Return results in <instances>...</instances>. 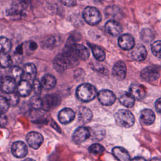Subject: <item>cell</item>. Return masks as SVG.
Returning a JSON list of instances; mask_svg holds the SVG:
<instances>
[{"label": "cell", "mask_w": 161, "mask_h": 161, "mask_svg": "<svg viewBox=\"0 0 161 161\" xmlns=\"http://www.w3.org/2000/svg\"><path fill=\"white\" fill-rule=\"evenodd\" d=\"M61 2L64 5L69 7L74 6L77 4V0H61Z\"/></svg>", "instance_id": "36"}, {"label": "cell", "mask_w": 161, "mask_h": 161, "mask_svg": "<svg viewBox=\"0 0 161 161\" xmlns=\"http://www.w3.org/2000/svg\"><path fill=\"white\" fill-rule=\"evenodd\" d=\"M140 75L141 77L146 81H154L159 77L160 73L156 67L148 66L142 70Z\"/></svg>", "instance_id": "10"}, {"label": "cell", "mask_w": 161, "mask_h": 161, "mask_svg": "<svg viewBox=\"0 0 161 161\" xmlns=\"http://www.w3.org/2000/svg\"><path fill=\"white\" fill-rule=\"evenodd\" d=\"M118 45L125 50L132 49L135 45L134 38L128 33L121 35L118 38Z\"/></svg>", "instance_id": "13"}, {"label": "cell", "mask_w": 161, "mask_h": 161, "mask_svg": "<svg viewBox=\"0 0 161 161\" xmlns=\"http://www.w3.org/2000/svg\"><path fill=\"white\" fill-rule=\"evenodd\" d=\"M97 97L100 103L104 106H111L116 101L114 94L108 89H103L97 92Z\"/></svg>", "instance_id": "6"}, {"label": "cell", "mask_w": 161, "mask_h": 161, "mask_svg": "<svg viewBox=\"0 0 161 161\" xmlns=\"http://www.w3.org/2000/svg\"><path fill=\"white\" fill-rule=\"evenodd\" d=\"M119 102L127 108H131L135 104V97L130 92H125L119 97Z\"/></svg>", "instance_id": "25"}, {"label": "cell", "mask_w": 161, "mask_h": 161, "mask_svg": "<svg viewBox=\"0 0 161 161\" xmlns=\"http://www.w3.org/2000/svg\"><path fill=\"white\" fill-rule=\"evenodd\" d=\"M42 87L45 89H52L56 85V79L51 74H45L40 80Z\"/></svg>", "instance_id": "24"}, {"label": "cell", "mask_w": 161, "mask_h": 161, "mask_svg": "<svg viewBox=\"0 0 161 161\" xmlns=\"http://www.w3.org/2000/svg\"><path fill=\"white\" fill-rule=\"evenodd\" d=\"M147 56V51L143 45L136 47L131 52V58L135 61H143Z\"/></svg>", "instance_id": "21"}, {"label": "cell", "mask_w": 161, "mask_h": 161, "mask_svg": "<svg viewBox=\"0 0 161 161\" xmlns=\"http://www.w3.org/2000/svg\"><path fill=\"white\" fill-rule=\"evenodd\" d=\"M10 77H13L15 80H20L23 76V69L18 66H13L9 71Z\"/></svg>", "instance_id": "29"}, {"label": "cell", "mask_w": 161, "mask_h": 161, "mask_svg": "<svg viewBox=\"0 0 161 161\" xmlns=\"http://www.w3.org/2000/svg\"><path fill=\"white\" fill-rule=\"evenodd\" d=\"M9 103L6 97L0 96V114L6 113L9 108Z\"/></svg>", "instance_id": "32"}, {"label": "cell", "mask_w": 161, "mask_h": 161, "mask_svg": "<svg viewBox=\"0 0 161 161\" xmlns=\"http://www.w3.org/2000/svg\"><path fill=\"white\" fill-rule=\"evenodd\" d=\"M75 57L79 60H86L89 57V52L88 49L84 45L77 43H71L66 47Z\"/></svg>", "instance_id": "5"}, {"label": "cell", "mask_w": 161, "mask_h": 161, "mask_svg": "<svg viewBox=\"0 0 161 161\" xmlns=\"http://www.w3.org/2000/svg\"><path fill=\"white\" fill-rule=\"evenodd\" d=\"M130 92L135 98L138 100L143 99L145 97L147 94L145 88L142 85L136 84H132L130 86Z\"/></svg>", "instance_id": "19"}, {"label": "cell", "mask_w": 161, "mask_h": 161, "mask_svg": "<svg viewBox=\"0 0 161 161\" xmlns=\"http://www.w3.org/2000/svg\"><path fill=\"white\" fill-rule=\"evenodd\" d=\"M151 50L155 57L161 58V40H157L153 42L152 45Z\"/></svg>", "instance_id": "31"}, {"label": "cell", "mask_w": 161, "mask_h": 161, "mask_svg": "<svg viewBox=\"0 0 161 161\" xmlns=\"http://www.w3.org/2000/svg\"><path fill=\"white\" fill-rule=\"evenodd\" d=\"M126 74V67L125 64L122 61H118L113 67V75L119 80L124 79Z\"/></svg>", "instance_id": "16"}, {"label": "cell", "mask_w": 161, "mask_h": 161, "mask_svg": "<svg viewBox=\"0 0 161 161\" xmlns=\"http://www.w3.org/2000/svg\"><path fill=\"white\" fill-rule=\"evenodd\" d=\"M79 120L82 123L89 122L92 118V113L90 109L86 107H80L78 111Z\"/></svg>", "instance_id": "22"}, {"label": "cell", "mask_w": 161, "mask_h": 161, "mask_svg": "<svg viewBox=\"0 0 161 161\" xmlns=\"http://www.w3.org/2000/svg\"><path fill=\"white\" fill-rule=\"evenodd\" d=\"M113 153L114 156L121 161H126L130 160V157L126 149L120 147H116L113 148Z\"/></svg>", "instance_id": "23"}, {"label": "cell", "mask_w": 161, "mask_h": 161, "mask_svg": "<svg viewBox=\"0 0 161 161\" xmlns=\"http://www.w3.org/2000/svg\"><path fill=\"white\" fill-rule=\"evenodd\" d=\"M8 119L6 116L4 114H0V127H3L6 125Z\"/></svg>", "instance_id": "37"}, {"label": "cell", "mask_w": 161, "mask_h": 161, "mask_svg": "<svg viewBox=\"0 0 161 161\" xmlns=\"http://www.w3.org/2000/svg\"><path fill=\"white\" fill-rule=\"evenodd\" d=\"M82 16L85 21L90 25L98 24L102 19L99 11L92 6L86 7L83 11Z\"/></svg>", "instance_id": "4"}, {"label": "cell", "mask_w": 161, "mask_h": 161, "mask_svg": "<svg viewBox=\"0 0 161 161\" xmlns=\"http://www.w3.org/2000/svg\"><path fill=\"white\" fill-rule=\"evenodd\" d=\"M97 95L96 88L91 84L84 83L76 89L77 97L81 101L89 102L93 100Z\"/></svg>", "instance_id": "2"}, {"label": "cell", "mask_w": 161, "mask_h": 161, "mask_svg": "<svg viewBox=\"0 0 161 161\" xmlns=\"http://www.w3.org/2000/svg\"><path fill=\"white\" fill-rule=\"evenodd\" d=\"M11 152L15 157L23 158L28 153V147L24 142L18 141L13 143L11 148Z\"/></svg>", "instance_id": "12"}, {"label": "cell", "mask_w": 161, "mask_h": 161, "mask_svg": "<svg viewBox=\"0 0 161 161\" xmlns=\"http://www.w3.org/2000/svg\"><path fill=\"white\" fill-rule=\"evenodd\" d=\"M37 47V45L36 44V43L33 42H30V50H35Z\"/></svg>", "instance_id": "39"}, {"label": "cell", "mask_w": 161, "mask_h": 161, "mask_svg": "<svg viewBox=\"0 0 161 161\" xmlns=\"http://www.w3.org/2000/svg\"><path fill=\"white\" fill-rule=\"evenodd\" d=\"M105 30L108 33L112 36H118L122 31L121 25L116 21L111 19L105 24Z\"/></svg>", "instance_id": "17"}, {"label": "cell", "mask_w": 161, "mask_h": 161, "mask_svg": "<svg viewBox=\"0 0 161 161\" xmlns=\"http://www.w3.org/2000/svg\"><path fill=\"white\" fill-rule=\"evenodd\" d=\"M75 114L74 111L68 108L62 109L58 114L59 121L62 124H68L72 122L75 118Z\"/></svg>", "instance_id": "15"}, {"label": "cell", "mask_w": 161, "mask_h": 161, "mask_svg": "<svg viewBox=\"0 0 161 161\" xmlns=\"http://www.w3.org/2000/svg\"><path fill=\"white\" fill-rule=\"evenodd\" d=\"M31 90L32 86L30 81L25 79H21L19 80L17 86V93L19 96L21 97H26L30 95Z\"/></svg>", "instance_id": "18"}, {"label": "cell", "mask_w": 161, "mask_h": 161, "mask_svg": "<svg viewBox=\"0 0 161 161\" xmlns=\"http://www.w3.org/2000/svg\"><path fill=\"white\" fill-rule=\"evenodd\" d=\"M155 108L157 111L161 113V97L158 99L155 102Z\"/></svg>", "instance_id": "38"}, {"label": "cell", "mask_w": 161, "mask_h": 161, "mask_svg": "<svg viewBox=\"0 0 161 161\" xmlns=\"http://www.w3.org/2000/svg\"><path fill=\"white\" fill-rule=\"evenodd\" d=\"M42 88V86L41 84L40 81H39L38 80H34L33 82L32 89H33L34 92L36 95H39L41 93Z\"/></svg>", "instance_id": "35"}, {"label": "cell", "mask_w": 161, "mask_h": 161, "mask_svg": "<svg viewBox=\"0 0 161 161\" xmlns=\"http://www.w3.org/2000/svg\"><path fill=\"white\" fill-rule=\"evenodd\" d=\"M117 124L122 127H131L135 123V117L133 114L126 109L118 110L114 116Z\"/></svg>", "instance_id": "3"}, {"label": "cell", "mask_w": 161, "mask_h": 161, "mask_svg": "<svg viewBox=\"0 0 161 161\" xmlns=\"http://www.w3.org/2000/svg\"><path fill=\"white\" fill-rule=\"evenodd\" d=\"M95 1H102L103 0H95Z\"/></svg>", "instance_id": "41"}, {"label": "cell", "mask_w": 161, "mask_h": 161, "mask_svg": "<svg viewBox=\"0 0 161 161\" xmlns=\"http://www.w3.org/2000/svg\"><path fill=\"white\" fill-rule=\"evenodd\" d=\"M12 59L7 52H0V67L8 68L11 65Z\"/></svg>", "instance_id": "27"}, {"label": "cell", "mask_w": 161, "mask_h": 161, "mask_svg": "<svg viewBox=\"0 0 161 161\" xmlns=\"http://www.w3.org/2000/svg\"><path fill=\"white\" fill-rule=\"evenodd\" d=\"M132 160H145V158H142V157H135V158H133Z\"/></svg>", "instance_id": "40"}, {"label": "cell", "mask_w": 161, "mask_h": 161, "mask_svg": "<svg viewBox=\"0 0 161 161\" xmlns=\"http://www.w3.org/2000/svg\"><path fill=\"white\" fill-rule=\"evenodd\" d=\"M36 75V68L32 63L26 64L23 67L22 79L33 81Z\"/></svg>", "instance_id": "14"}, {"label": "cell", "mask_w": 161, "mask_h": 161, "mask_svg": "<svg viewBox=\"0 0 161 161\" xmlns=\"http://www.w3.org/2000/svg\"><path fill=\"white\" fill-rule=\"evenodd\" d=\"M79 59L69 50H65L58 54L53 61V67L58 72H63L67 69L76 66L79 64Z\"/></svg>", "instance_id": "1"}, {"label": "cell", "mask_w": 161, "mask_h": 161, "mask_svg": "<svg viewBox=\"0 0 161 161\" xmlns=\"http://www.w3.org/2000/svg\"><path fill=\"white\" fill-rule=\"evenodd\" d=\"M16 86V80L10 76H6L1 80L0 89L6 94L13 92Z\"/></svg>", "instance_id": "11"}, {"label": "cell", "mask_w": 161, "mask_h": 161, "mask_svg": "<svg viewBox=\"0 0 161 161\" xmlns=\"http://www.w3.org/2000/svg\"><path fill=\"white\" fill-rule=\"evenodd\" d=\"M155 119V113L152 109H144L142 111L140 114V119L143 124L146 125H152L154 122Z\"/></svg>", "instance_id": "20"}, {"label": "cell", "mask_w": 161, "mask_h": 161, "mask_svg": "<svg viewBox=\"0 0 161 161\" xmlns=\"http://www.w3.org/2000/svg\"><path fill=\"white\" fill-rule=\"evenodd\" d=\"M11 48V41L4 36L0 37V52H9Z\"/></svg>", "instance_id": "28"}, {"label": "cell", "mask_w": 161, "mask_h": 161, "mask_svg": "<svg viewBox=\"0 0 161 161\" xmlns=\"http://www.w3.org/2000/svg\"><path fill=\"white\" fill-rule=\"evenodd\" d=\"M26 142L28 145L33 149H38L43 142V137L40 133L31 131L27 134Z\"/></svg>", "instance_id": "7"}, {"label": "cell", "mask_w": 161, "mask_h": 161, "mask_svg": "<svg viewBox=\"0 0 161 161\" xmlns=\"http://www.w3.org/2000/svg\"><path fill=\"white\" fill-rule=\"evenodd\" d=\"M30 105L35 109H40L42 108V99H41L38 96H33L30 99Z\"/></svg>", "instance_id": "30"}, {"label": "cell", "mask_w": 161, "mask_h": 161, "mask_svg": "<svg viewBox=\"0 0 161 161\" xmlns=\"http://www.w3.org/2000/svg\"><path fill=\"white\" fill-rule=\"evenodd\" d=\"M89 150L90 153L97 155L102 153L104 151V148L99 143H94L89 147Z\"/></svg>", "instance_id": "34"}, {"label": "cell", "mask_w": 161, "mask_h": 161, "mask_svg": "<svg viewBox=\"0 0 161 161\" xmlns=\"http://www.w3.org/2000/svg\"><path fill=\"white\" fill-rule=\"evenodd\" d=\"M90 136L89 130L84 126L77 128L72 135V141L75 144H80L86 141Z\"/></svg>", "instance_id": "9"}, {"label": "cell", "mask_w": 161, "mask_h": 161, "mask_svg": "<svg viewBox=\"0 0 161 161\" xmlns=\"http://www.w3.org/2000/svg\"><path fill=\"white\" fill-rule=\"evenodd\" d=\"M42 108L45 111H49L57 107L61 101L60 97L58 95L48 94L42 99Z\"/></svg>", "instance_id": "8"}, {"label": "cell", "mask_w": 161, "mask_h": 161, "mask_svg": "<svg viewBox=\"0 0 161 161\" xmlns=\"http://www.w3.org/2000/svg\"><path fill=\"white\" fill-rule=\"evenodd\" d=\"M8 96L6 97L9 103L11 106H16L19 102V94L16 92H11L6 94Z\"/></svg>", "instance_id": "33"}, {"label": "cell", "mask_w": 161, "mask_h": 161, "mask_svg": "<svg viewBox=\"0 0 161 161\" xmlns=\"http://www.w3.org/2000/svg\"><path fill=\"white\" fill-rule=\"evenodd\" d=\"M95 58L99 61H103L105 59L104 51L99 46L89 43Z\"/></svg>", "instance_id": "26"}]
</instances>
